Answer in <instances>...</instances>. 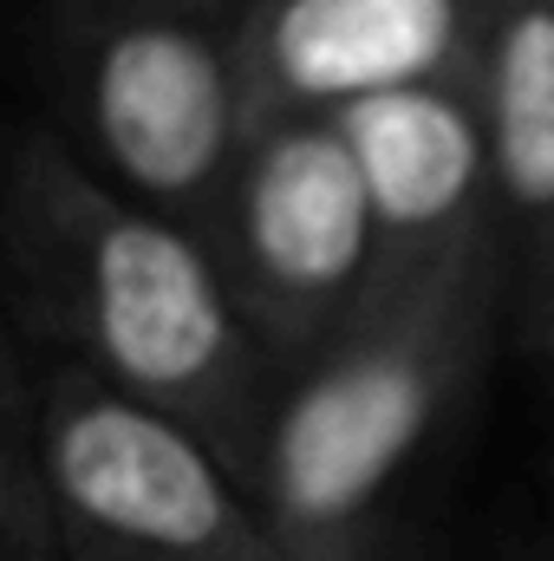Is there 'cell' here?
I'll return each instance as SVG.
<instances>
[{"label":"cell","mask_w":554,"mask_h":561,"mask_svg":"<svg viewBox=\"0 0 554 561\" xmlns=\"http://www.w3.org/2000/svg\"><path fill=\"white\" fill-rule=\"evenodd\" d=\"M150 7H183V13H216V20L242 13V0H150Z\"/></svg>","instance_id":"cell-10"},{"label":"cell","mask_w":554,"mask_h":561,"mask_svg":"<svg viewBox=\"0 0 554 561\" xmlns=\"http://www.w3.org/2000/svg\"><path fill=\"white\" fill-rule=\"evenodd\" d=\"M503 327V268L385 287L320 359L293 366L249 457V503L275 561H379L399 496L483 373Z\"/></svg>","instance_id":"cell-2"},{"label":"cell","mask_w":554,"mask_h":561,"mask_svg":"<svg viewBox=\"0 0 554 561\" xmlns=\"http://www.w3.org/2000/svg\"><path fill=\"white\" fill-rule=\"evenodd\" d=\"M542 353H549V359H554V327H549V340H542Z\"/></svg>","instance_id":"cell-12"},{"label":"cell","mask_w":554,"mask_h":561,"mask_svg":"<svg viewBox=\"0 0 554 561\" xmlns=\"http://www.w3.org/2000/svg\"><path fill=\"white\" fill-rule=\"evenodd\" d=\"M59 138L131 203L203 229L255 138L235 20L66 0L53 26Z\"/></svg>","instance_id":"cell-3"},{"label":"cell","mask_w":554,"mask_h":561,"mask_svg":"<svg viewBox=\"0 0 554 561\" xmlns=\"http://www.w3.org/2000/svg\"><path fill=\"white\" fill-rule=\"evenodd\" d=\"M39 477L59 561H275L242 477L189 424L66 359L39 379Z\"/></svg>","instance_id":"cell-4"},{"label":"cell","mask_w":554,"mask_h":561,"mask_svg":"<svg viewBox=\"0 0 554 561\" xmlns=\"http://www.w3.org/2000/svg\"><path fill=\"white\" fill-rule=\"evenodd\" d=\"M196 236L280 373L320 359L379 300L372 203L333 118L262 125Z\"/></svg>","instance_id":"cell-5"},{"label":"cell","mask_w":554,"mask_h":561,"mask_svg":"<svg viewBox=\"0 0 554 561\" xmlns=\"http://www.w3.org/2000/svg\"><path fill=\"white\" fill-rule=\"evenodd\" d=\"M333 125L353 150L372 203L379 294L496 255L489 138H483L476 85L385 92V99L346 105Z\"/></svg>","instance_id":"cell-7"},{"label":"cell","mask_w":554,"mask_h":561,"mask_svg":"<svg viewBox=\"0 0 554 561\" xmlns=\"http://www.w3.org/2000/svg\"><path fill=\"white\" fill-rule=\"evenodd\" d=\"M0 307L66 366L189 424L235 477L275 412V353L203 236L112 190L59 125L0 138Z\"/></svg>","instance_id":"cell-1"},{"label":"cell","mask_w":554,"mask_h":561,"mask_svg":"<svg viewBox=\"0 0 554 561\" xmlns=\"http://www.w3.org/2000/svg\"><path fill=\"white\" fill-rule=\"evenodd\" d=\"M483 39V0H242L235 13L255 131L412 85H476Z\"/></svg>","instance_id":"cell-6"},{"label":"cell","mask_w":554,"mask_h":561,"mask_svg":"<svg viewBox=\"0 0 554 561\" xmlns=\"http://www.w3.org/2000/svg\"><path fill=\"white\" fill-rule=\"evenodd\" d=\"M503 327L542 353L554 327V0H516L489 20L476 72Z\"/></svg>","instance_id":"cell-8"},{"label":"cell","mask_w":554,"mask_h":561,"mask_svg":"<svg viewBox=\"0 0 554 561\" xmlns=\"http://www.w3.org/2000/svg\"><path fill=\"white\" fill-rule=\"evenodd\" d=\"M0 561H59L39 477V386L20 359V327L0 307Z\"/></svg>","instance_id":"cell-9"},{"label":"cell","mask_w":554,"mask_h":561,"mask_svg":"<svg viewBox=\"0 0 554 561\" xmlns=\"http://www.w3.org/2000/svg\"><path fill=\"white\" fill-rule=\"evenodd\" d=\"M503 7H516V0H483V13H489V20H496V13H503Z\"/></svg>","instance_id":"cell-11"}]
</instances>
